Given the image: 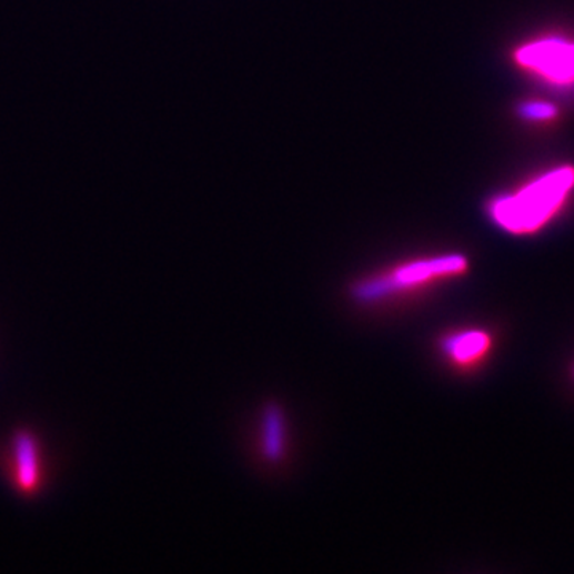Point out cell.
<instances>
[{
	"label": "cell",
	"instance_id": "6da1fadb",
	"mask_svg": "<svg viewBox=\"0 0 574 574\" xmlns=\"http://www.w3.org/2000/svg\"><path fill=\"white\" fill-rule=\"evenodd\" d=\"M573 188L574 168H557L530 182L515 195L493 201L490 214L507 232H536L561 210Z\"/></svg>",
	"mask_w": 574,
	"mask_h": 574
},
{
	"label": "cell",
	"instance_id": "7a4b0ae2",
	"mask_svg": "<svg viewBox=\"0 0 574 574\" xmlns=\"http://www.w3.org/2000/svg\"><path fill=\"white\" fill-rule=\"evenodd\" d=\"M466 269L467 261L462 254L404 262L356 281L351 286V298L361 305H376L394 299L409 298L412 292L431 286L442 278L460 275Z\"/></svg>",
	"mask_w": 574,
	"mask_h": 574
},
{
	"label": "cell",
	"instance_id": "3957f363",
	"mask_svg": "<svg viewBox=\"0 0 574 574\" xmlns=\"http://www.w3.org/2000/svg\"><path fill=\"white\" fill-rule=\"evenodd\" d=\"M515 61L555 85L574 83L573 42L562 39L536 40L515 51Z\"/></svg>",
	"mask_w": 574,
	"mask_h": 574
},
{
	"label": "cell",
	"instance_id": "277c9868",
	"mask_svg": "<svg viewBox=\"0 0 574 574\" xmlns=\"http://www.w3.org/2000/svg\"><path fill=\"white\" fill-rule=\"evenodd\" d=\"M10 453V473L14 489L21 495L34 496L43 482L42 449L38 436L28 430L17 431L12 437Z\"/></svg>",
	"mask_w": 574,
	"mask_h": 574
},
{
	"label": "cell",
	"instance_id": "5b68a950",
	"mask_svg": "<svg viewBox=\"0 0 574 574\" xmlns=\"http://www.w3.org/2000/svg\"><path fill=\"white\" fill-rule=\"evenodd\" d=\"M490 339L482 331H463L449 335L441 342L445 356L456 364H470L484 356L489 350Z\"/></svg>",
	"mask_w": 574,
	"mask_h": 574
},
{
	"label": "cell",
	"instance_id": "8992f818",
	"mask_svg": "<svg viewBox=\"0 0 574 574\" xmlns=\"http://www.w3.org/2000/svg\"><path fill=\"white\" fill-rule=\"evenodd\" d=\"M261 445L263 455L270 462H280L286 450L283 412L275 405L265 409L262 415Z\"/></svg>",
	"mask_w": 574,
	"mask_h": 574
},
{
	"label": "cell",
	"instance_id": "52a82bcc",
	"mask_svg": "<svg viewBox=\"0 0 574 574\" xmlns=\"http://www.w3.org/2000/svg\"><path fill=\"white\" fill-rule=\"evenodd\" d=\"M518 113H521V117H524L525 120H532V122H547V120L555 119L558 111L551 102L528 101L521 105Z\"/></svg>",
	"mask_w": 574,
	"mask_h": 574
}]
</instances>
